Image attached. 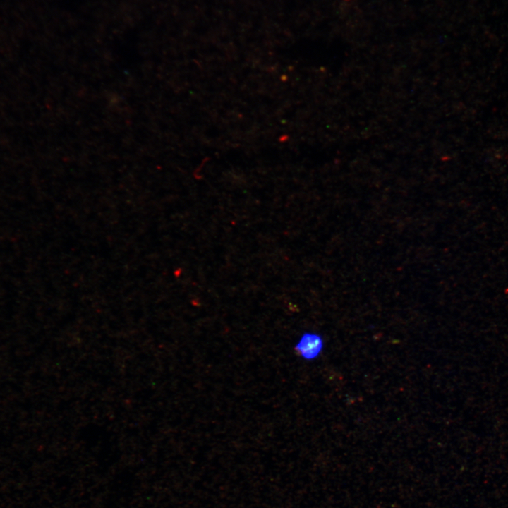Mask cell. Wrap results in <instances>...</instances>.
Masks as SVG:
<instances>
[{"label": "cell", "instance_id": "2", "mask_svg": "<svg viewBox=\"0 0 508 508\" xmlns=\"http://www.w3.org/2000/svg\"><path fill=\"white\" fill-rule=\"evenodd\" d=\"M345 1H349V0H345Z\"/></svg>", "mask_w": 508, "mask_h": 508}, {"label": "cell", "instance_id": "1", "mask_svg": "<svg viewBox=\"0 0 508 508\" xmlns=\"http://www.w3.org/2000/svg\"><path fill=\"white\" fill-rule=\"evenodd\" d=\"M323 348L322 338L316 333L306 332L298 340L295 349L302 358L313 360L317 358Z\"/></svg>", "mask_w": 508, "mask_h": 508}]
</instances>
